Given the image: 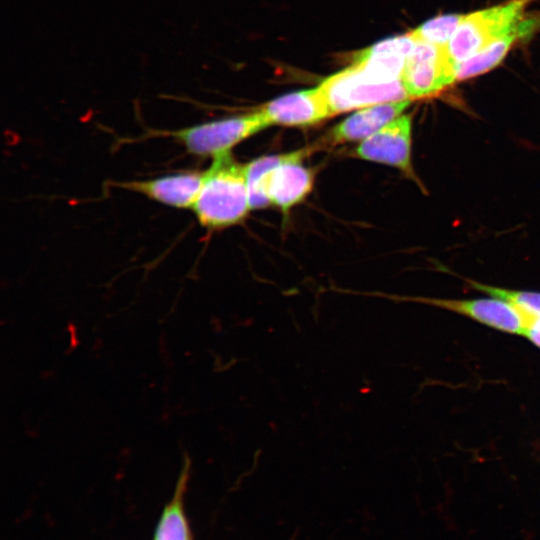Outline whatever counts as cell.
<instances>
[{
  "instance_id": "obj_1",
  "label": "cell",
  "mask_w": 540,
  "mask_h": 540,
  "mask_svg": "<svg viewBox=\"0 0 540 540\" xmlns=\"http://www.w3.org/2000/svg\"><path fill=\"white\" fill-rule=\"evenodd\" d=\"M311 149L268 155L245 165L251 209L270 204L288 211L312 190L313 174L302 164Z\"/></svg>"
},
{
  "instance_id": "obj_2",
  "label": "cell",
  "mask_w": 540,
  "mask_h": 540,
  "mask_svg": "<svg viewBox=\"0 0 540 540\" xmlns=\"http://www.w3.org/2000/svg\"><path fill=\"white\" fill-rule=\"evenodd\" d=\"M192 209L199 223L208 229H222L242 221L251 209L245 165L230 152L214 157L204 171Z\"/></svg>"
},
{
  "instance_id": "obj_3",
  "label": "cell",
  "mask_w": 540,
  "mask_h": 540,
  "mask_svg": "<svg viewBox=\"0 0 540 540\" xmlns=\"http://www.w3.org/2000/svg\"><path fill=\"white\" fill-rule=\"evenodd\" d=\"M532 0H510L500 5L464 15L447 48L459 65L491 42L509 34L523 18Z\"/></svg>"
},
{
  "instance_id": "obj_4",
  "label": "cell",
  "mask_w": 540,
  "mask_h": 540,
  "mask_svg": "<svg viewBox=\"0 0 540 540\" xmlns=\"http://www.w3.org/2000/svg\"><path fill=\"white\" fill-rule=\"evenodd\" d=\"M269 125L259 110L166 132L196 156L216 157Z\"/></svg>"
},
{
  "instance_id": "obj_5",
  "label": "cell",
  "mask_w": 540,
  "mask_h": 540,
  "mask_svg": "<svg viewBox=\"0 0 540 540\" xmlns=\"http://www.w3.org/2000/svg\"><path fill=\"white\" fill-rule=\"evenodd\" d=\"M319 88L332 116L357 108L409 99L401 79L374 83L352 65L324 79Z\"/></svg>"
},
{
  "instance_id": "obj_6",
  "label": "cell",
  "mask_w": 540,
  "mask_h": 540,
  "mask_svg": "<svg viewBox=\"0 0 540 540\" xmlns=\"http://www.w3.org/2000/svg\"><path fill=\"white\" fill-rule=\"evenodd\" d=\"M457 67L447 46L415 41L400 79L409 98L425 97L456 81Z\"/></svg>"
},
{
  "instance_id": "obj_7",
  "label": "cell",
  "mask_w": 540,
  "mask_h": 540,
  "mask_svg": "<svg viewBox=\"0 0 540 540\" xmlns=\"http://www.w3.org/2000/svg\"><path fill=\"white\" fill-rule=\"evenodd\" d=\"M412 116L400 115L376 133L361 141L355 149L359 158L398 168L417 181L411 163Z\"/></svg>"
},
{
  "instance_id": "obj_8",
  "label": "cell",
  "mask_w": 540,
  "mask_h": 540,
  "mask_svg": "<svg viewBox=\"0 0 540 540\" xmlns=\"http://www.w3.org/2000/svg\"><path fill=\"white\" fill-rule=\"evenodd\" d=\"M425 304L455 312L494 329L523 335L525 321L518 307L498 298H415Z\"/></svg>"
},
{
  "instance_id": "obj_9",
  "label": "cell",
  "mask_w": 540,
  "mask_h": 540,
  "mask_svg": "<svg viewBox=\"0 0 540 540\" xmlns=\"http://www.w3.org/2000/svg\"><path fill=\"white\" fill-rule=\"evenodd\" d=\"M258 110L269 126L304 127L332 116L319 86L280 96Z\"/></svg>"
},
{
  "instance_id": "obj_10",
  "label": "cell",
  "mask_w": 540,
  "mask_h": 540,
  "mask_svg": "<svg viewBox=\"0 0 540 540\" xmlns=\"http://www.w3.org/2000/svg\"><path fill=\"white\" fill-rule=\"evenodd\" d=\"M414 45L410 33L385 39L358 52L351 65L371 82L396 81L401 78L406 58Z\"/></svg>"
},
{
  "instance_id": "obj_11",
  "label": "cell",
  "mask_w": 540,
  "mask_h": 540,
  "mask_svg": "<svg viewBox=\"0 0 540 540\" xmlns=\"http://www.w3.org/2000/svg\"><path fill=\"white\" fill-rule=\"evenodd\" d=\"M204 172L184 171L148 180L121 182L119 187L174 208H192L203 183Z\"/></svg>"
},
{
  "instance_id": "obj_12",
  "label": "cell",
  "mask_w": 540,
  "mask_h": 540,
  "mask_svg": "<svg viewBox=\"0 0 540 540\" xmlns=\"http://www.w3.org/2000/svg\"><path fill=\"white\" fill-rule=\"evenodd\" d=\"M410 102L405 99L361 108L333 127L326 140L331 144L363 141L399 117Z\"/></svg>"
},
{
  "instance_id": "obj_13",
  "label": "cell",
  "mask_w": 540,
  "mask_h": 540,
  "mask_svg": "<svg viewBox=\"0 0 540 540\" xmlns=\"http://www.w3.org/2000/svg\"><path fill=\"white\" fill-rule=\"evenodd\" d=\"M190 466V460L185 456L174 494L162 511L153 540H193L184 509V495L189 480Z\"/></svg>"
},
{
  "instance_id": "obj_14",
  "label": "cell",
  "mask_w": 540,
  "mask_h": 540,
  "mask_svg": "<svg viewBox=\"0 0 540 540\" xmlns=\"http://www.w3.org/2000/svg\"><path fill=\"white\" fill-rule=\"evenodd\" d=\"M517 39L516 33L512 30L509 34L491 42L468 59L459 63L456 80H466L496 67L504 59Z\"/></svg>"
},
{
  "instance_id": "obj_15",
  "label": "cell",
  "mask_w": 540,
  "mask_h": 540,
  "mask_svg": "<svg viewBox=\"0 0 540 540\" xmlns=\"http://www.w3.org/2000/svg\"><path fill=\"white\" fill-rule=\"evenodd\" d=\"M464 15H439L422 23L410 32L415 41H424L439 46H447Z\"/></svg>"
},
{
  "instance_id": "obj_16",
  "label": "cell",
  "mask_w": 540,
  "mask_h": 540,
  "mask_svg": "<svg viewBox=\"0 0 540 540\" xmlns=\"http://www.w3.org/2000/svg\"><path fill=\"white\" fill-rule=\"evenodd\" d=\"M466 281L469 286L476 291H480L493 298L504 300L531 313L540 315V292L510 290L479 283L470 279H467Z\"/></svg>"
},
{
  "instance_id": "obj_17",
  "label": "cell",
  "mask_w": 540,
  "mask_h": 540,
  "mask_svg": "<svg viewBox=\"0 0 540 540\" xmlns=\"http://www.w3.org/2000/svg\"><path fill=\"white\" fill-rule=\"evenodd\" d=\"M518 308L520 309L525 321L523 336L528 338L532 343L540 348V315L531 313L520 307Z\"/></svg>"
}]
</instances>
